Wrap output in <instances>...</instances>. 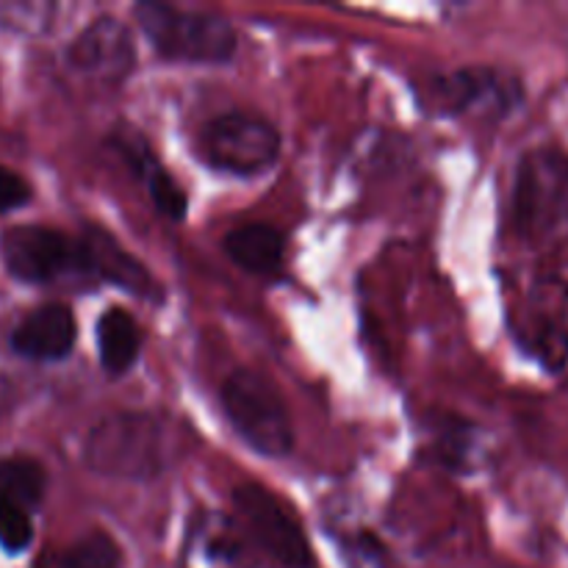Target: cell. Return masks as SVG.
Segmentation results:
<instances>
[{
    "mask_svg": "<svg viewBox=\"0 0 568 568\" xmlns=\"http://www.w3.org/2000/svg\"><path fill=\"white\" fill-rule=\"evenodd\" d=\"M75 72L100 83H122L136 67V44L131 28L116 17H98L67 48Z\"/></svg>",
    "mask_w": 568,
    "mask_h": 568,
    "instance_id": "9c48e42d",
    "label": "cell"
},
{
    "mask_svg": "<svg viewBox=\"0 0 568 568\" xmlns=\"http://www.w3.org/2000/svg\"><path fill=\"white\" fill-rule=\"evenodd\" d=\"M100 364L111 377H120L131 369L142 353V331L128 311L109 308L98 322Z\"/></svg>",
    "mask_w": 568,
    "mask_h": 568,
    "instance_id": "5bb4252c",
    "label": "cell"
},
{
    "mask_svg": "<svg viewBox=\"0 0 568 568\" xmlns=\"http://www.w3.org/2000/svg\"><path fill=\"white\" fill-rule=\"evenodd\" d=\"M0 258L22 283H48L81 270L78 239L44 225H14L0 233Z\"/></svg>",
    "mask_w": 568,
    "mask_h": 568,
    "instance_id": "ba28073f",
    "label": "cell"
},
{
    "mask_svg": "<svg viewBox=\"0 0 568 568\" xmlns=\"http://www.w3.org/2000/svg\"><path fill=\"white\" fill-rule=\"evenodd\" d=\"M510 222L527 242H547L568 227V155L536 148L521 155L514 181Z\"/></svg>",
    "mask_w": 568,
    "mask_h": 568,
    "instance_id": "3957f363",
    "label": "cell"
},
{
    "mask_svg": "<svg viewBox=\"0 0 568 568\" xmlns=\"http://www.w3.org/2000/svg\"><path fill=\"white\" fill-rule=\"evenodd\" d=\"M433 109L442 114H486L508 116L521 103L525 92L514 75L488 67H464V70L438 75L427 87Z\"/></svg>",
    "mask_w": 568,
    "mask_h": 568,
    "instance_id": "52a82bcc",
    "label": "cell"
},
{
    "mask_svg": "<svg viewBox=\"0 0 568 568\" xmlns=\"http://www.w3.org/2000/svg\"><path fill=\"white\" fill-rule=\"evenodd\" d=\"M78 239V261H81V272H89L98 281L111 283V286L122 288V292L133 294L148 303H161L164 300V288L155 281L153 272L128 253L111 233L103 227L87 225Z\"/></svg>",
    "mask_w": 568,
    "mask_h": 568,
    "instance_id": "30bf717a",
    "label": "cell"
},
{
    "mask_svg": "<svg viewBox=\"0 0 568 568\" xmlns=\"http://www.w3.org/2000/svg\"><path fill=\"white\" fill-rule=\"evenodd\" d=\"M227 258L244 272L272 277L283 270V233L266 222H250V225L233 227L222 242Z\"/></svg>",
    "mask_w": 568,
    "mask_h": 568,
    "instance_id": "4fadbf2b",
    "label": "cell"
},
{
    "mask_svg": "<svg viewBox=\"0 0 568 568\" xmlns=\"http://www.w3.org/2000/svg\"><path fill=\"white\" fill-rule=\"evenodd\" d=\"M33 189L20 172L9 170V166L0 164V214H9V211L22 209V205L31 200Z\"/></svg>",
    "mask_w": 568,
    "mask_h": 568,
    "instance_id": "ac0fdd59",
    "label": "cell"
},
{
    "mask_svg": "<svg viewBox=\"0 0 568 568\" xmlns=\"http://www.w3.org/2000/svg\"><path fill=\"white\" fill-rule=\"evenodd\" d=\"M197 153L211 170L239 178L261 175L281 155V133L264 116L227 111L205 122L197 136Z\"/></svg>",
    "mask_w": 568,
    "mask_h": 568,
    "instance_id": "5b68a950",
    "label": "cell"
},
{
    "mask_svg": "<svg viewBox=\"0 0 568 568\" xmlns=\"http://www.w3.org/2000/svg\"><path fill=\"white\" fill-rule=\"evenodd\" d=\"M222 410L250 449L266 458H283L294 447V427L286 403L270 377L239 369L222 383Z\"/></svg>",
    "mask_w": 568,
    "mask_h": 568,
    "instance_id": "277c9868",
    "label": "cell"
},
{
    "mask_svg": "<svg viewBox=\"0 0 568 568\" xmlns=\"http://www.w3.org/2000/svg\"><path fill=\"white\" fill-rule=\"evenodd\" d=\"M186 442L181 425L159 410H120L89 430L83 460L114 480H153L175 466Z\"/></svg>",
    "mask_w": 568,
    "mask_h": 568,
    "instance_id": "6da1fadb",
    "label": "cell"
},
{
    "mask_svg": "<svg viewBox=\"0 0 568 568\" xmlns=\"http://www.w3.org/2000/svg\"><path fill=\"white\" fill-rule=\"evenodd\" d=\"M233 503H236V510L250 536L270 558H275L286 568L314 566V552H311V544L300 527L297 516L270 488L258 486V483L239 486L233 491Z\"/></svg>",
    "mask_w": 568,
    "mask_h": 568,
    "instance_id": "8992f818",
    "label": "cell"
},
{
    "mask_svg": "<svg viewBox=\"0 0 568 568\" xmlns=\"http://www.w3.org/2000/svg\"><path fill=\"white\" fill-rule=\"evenodd\" d=\"M139 28L159 55L183 64H222L239 48L236 28L214 11L181 9L170 3H139L133 9Z\"/></svg>",
    "mask_w": 568,
    "mask_h": 568,
    "instance_id": "7a4b0ae2",
    "label": "cell"
},
{
    "mask_svg": "<svg viewBox=\"0 0 568 568\" xmlns=\"http://www.w3.org/2000/svg\"><path fill=\"white\" fill-rule=\"evenodd\" d=\"M111 144H114L116 153L131 164V170L136 172L139 181L144 183L155 211L164 214L166 220L181 222L189 209L186 192H183L181 183L161 166V161L155 159L153 150L148 148V142H144L136 131L128 128V131H116L114 136H111Z\"/></svg>",
    "mask_w": 568,
    "mask_h": 568,
    "instance_id": "7c38bea8",
    "label": "cell"
},
{
    "mask_svg": "<svg viewBox=\"0 0 568 568\" xmlns=\"http://www.w3.org/2000/svg\"><path fill=\"white\" fill-rule=\"evenodd\" d=\"M39 568H122V549L105 532H89L61 552L44 558Z\"/></svg>",
    "mask_w": 568,
    "mask_h": 568,
    "instance_id": "2e32d148",
    "label": "cell"
},
{
    "mask_svg": "<svg viewBox=\"0 0 568 568\" xmlns=\"http://www.w3.org/2000/svg\"><path fill=\"white\" fill-rule=\"evenodd\" d=\"M44 488H48V475L39 460L26 455L0 458V503L20 505L28 510L42 503Z\"/></svg>",
    "mask_w": 568,
    "mask_h": 568,
    "instance_id": "9a60e30c",
    "label": "cell"
},
{
    "mask_svg": "<svg viewBox=\"0 0 568 568\" xmlns=\"http://www.w3.org/2000/svg\"><path fill=\"white\" fill-rule=\"evenodd\" d=\"M33 541V521L26 508L0 503V547L6 552H22Z\"/></svg>",
    "mask_w": 568,
    "mask_h": 568,
    "instance_id": "e0dca14e",
    "label": "cell"
},
{
    "mask_svg": "<svg viewBox=\"0 0 568 568\" xmlns=\"http://www.w3.org/2000/svg\"><path fill=\"white\" fill-rule=\"evenodd\" d=\"M78 325L67 305L48 303L33 308L11 333V347L31 361H61L75 347Z\"/></svg>",
    "mask_w": 568,
    "mask_h": 568,
    "instance_id": "8fae6325",
    "label": "cell"
}]
</instances>
